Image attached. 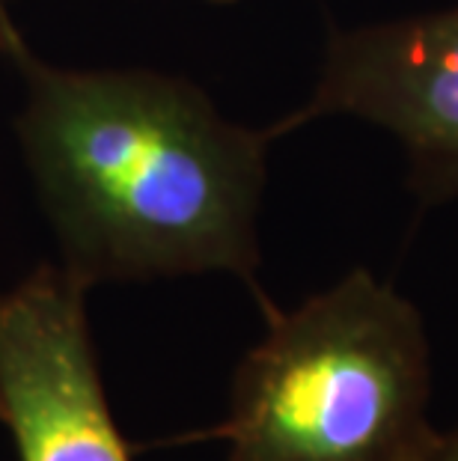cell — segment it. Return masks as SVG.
<instances>
[{
	"mask_svg": "<svg viewBox=\"0 0 458 461\" xmlns=\"http://www.w3.org/2000/svg\"><path fill=\"white\" fill-rule=\"evenodd\" d=\"M86 292L60 262L0 292V423L18 461H134L107 402Z\"/></svg>",
	"mask_w": 458,
	"mask_h": 461,
	"instance_id": "cell-4",
	"label": "cell"
},
{
	"mask_svg": "<svg viewBox=\"0 0 458 461\" xmlns=\"http://www.w3.org/2000/svg\"><path fill=\"white\" fill-rule=\"evenodd\" d=\"M265 312V337L238 360L229 411L206 431L167 444L223 440L227 461H420L432 348L420 310L373 271L295 310Z\"/></svg>",
	"mask_w": 458,
	"mask_h": 461,
	"instance_id": "cell-2",
	"label": "cell"
},
{
	"mask_svg": "<svg viewBox=\"0 0 458 461\" xmlns=\"http://www.w3.org/2000/svg\"><path fill=\"white\" fill-rule=\"evenodd\" d=\"M325 116H352L396 137L408 188L423 205L458 200V4L339 27L310 99L265 131L280 140Z\"/></svg>",
	"mask_w": 458,
	"mask_h": 461,
	"instance_id": "cell-3",
	"label": "cell"
},
{
	"mask_svg": "<svg viewBox=\"0 0 458 461\" xmlns=\"http://www.w3.org/2000/svg\"><path fill=\"white\" fill-rule=\"evenodd\" d=\"M209 4H236V0H209Z\"/></svg>",
	"mask_w": 458,
	"mask_h": 461,
	"instance_id": "cell-7",
	"label": "cell"
},
{
	"mask_svg": "<svg viewBox=\"0 0 458 461\" xmlns=\"http://www.w3.org/2000/svg\"><path fill=\"white\" fill-rule=\"evenodd\" d=\"M420 461H458V429L437 431Z\"/></svg>",
	"mask_w": 458,
	"mask_h": 461,
	"instance_id": "cell-6",
	"label": "cell"
},
{
	"mask_svg": "<svg viewBox=\"0 0 458 461\" xmlns=\"http://www.w3.org/2000/svg\"><path fill=\"white\" fill-rule=\"evenodd\" d=\"M9 63L24 84L18 146L77 283L232 274L268 307L256 283L265 129L155 68L54 66L31 45Z\"/></svg>",
	"mask_w": 458,
	"mask_h": 461,
	"instance_id": "cell-1",
	"label": "cell"
},
{
	"mask_svg": "<svg viewBox=\"0 0 458 461\" xmlns=\"http://www.w3.org/2000/svg\"><path fill=\"white\" fill-rule=\"evenodd\" d=\"M13 4H15V0H0V54H4L6 60L27 45L24 33L18 31V24H15Z\"/></svg>",
	"mask_w": 458,
	"mask_h": 461,
	"instance_id": "cell-5",
	"label": "cell"
}]
</instances>
